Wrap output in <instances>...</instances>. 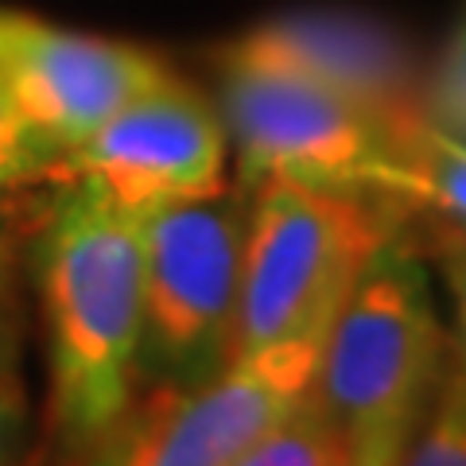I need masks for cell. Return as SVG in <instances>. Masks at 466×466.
Instances as JSON below:
<instances>
[{"label":"cell","mask_w":466,"mask_h":466,"mask_svg":"<svg viewBox=\"0 0 466 466\" xmlns=\"http://www.w3.org/2000/svg\"><path fill=\"white\" fill-rule=\"evenodd\" d=\"M51 428L86 455L133 412L140 381V233L90 183L63 179L35 245Z\"/></svg>","instance_id":"obj_1"},{"label":"cell","mask_w":466,"mask_h":466,"mask_svg":"<svg viewBox=\"0 0 466 466\" xmlns=\"http://www.w3.org/2000/svg\"><path fill=\"white\" fill-rule=\"evenodd\" d=\"M397 198L428 207L443 222L466 226V144L443 137L440 128H428V137L408 156Z\"/></svg>","instance_id":"obj_11"},{"label":"cell","mask_w":466,"mask_h":466,"mask_svg":"<svg viewBox=\"0 0 466 466\" xmlns=\"http://www.w3.org/2000/svg\"><path fill=\"white\" fill-rule=\"evenodd\" d=\"M226 58L280 66L339 94L373 116L412 156L428 137V106L416 55L397 27L354 8H291L218 47Z\"/></svg>","instance_id":"obj_8"},{"label":"cell","mask_w":466,"mask_h":466,"mask_svg":"<svg viewBox=\"0 0 466 466\" xmlns=\"http://www.w3.org/2000/svg\"><path fill=\"white\" fill-rule=\"evenodd\" d=\"M327 330L233 354L210 381L159 389L121 424L128 466H241L315 397Z\"/></svg>","instance_id":"obj_6"},{"label":"cell","mask_w":466,"mask_h":466,"mask_svg":"<svg viewBox=\"0 0 466 466\" xmlns=\"http://www.w3.org/2000/svg\"><path fill=\"white\" fill-rule=\"evenodd\" d=\"M214 66L218 113L249 191L260 179L288 175L397 198L408 152L373 116L280 66L226 55Z\"/></svg>","instance_id":"obj_5"},{"label":"cell","mask_w":466,"mask_h":466,"mask_svg":"<svg viewBox=\"0 0 466 466\" xmlns=\"http://www.w3.org/2000/svg\"><path fill=\"white\" fill-rule=\"evenodd\" d=\"M55 167H58V152L24 121V113L5 90V82H0V191L39 183L55 175Z\"/></svg>","instance_id":"obj_13"},{"label":"cell","mask_w":466,"mask_h":466,"mask_svg":"<svg viewBox=\"0 0 466 466\" xmlns=\"http://www.w3.org/2000/svg\"><path fill=\"white\" fill-rule=\"evenodd\" d=\"M404 443H370V447H350V459L342 466H400Z\"/></svg>","instance_id":"obj_17"},{"label":"cell","mask_w":466,"mask_h":466,"mask_svg":"<svg viewBox=\"0 0 466 466\" xmlns=\"http://www.w3.org/2000/svg\"><path fill=\"white\" fill-rule=\"evenodd\" d=\"M164 75L167 66L137 43L0 5V82L58 159Z\"/></svg>","instance_id":"obj_9"},{"label":"cell","mask_w":466,"mask_h":466,"mask_svg":"<svg viewBox=\"0 0 466 466\" xmlns=\"http://www.w3.org/2000/svg\"><path fill=\"white\" fill-rule=\"evenodd\" d=\"M24 455V400L16 381H0V466H16Z\"/></svg>","instance_id":"obj_16"},{"label":"cell","mask_w":466,"mask_h":466,"mask_svg":"<svg viewBox=\"0 0 466 466\" xmlns=\"http://www.w3.org/2000/svg\"><path fill=\"white\" fill-rule=\"evenodd\" d=\"M140 377L191 389L233 358L241 308L245 210L226 191L137 218Z\"/></svg>","instance_id":"obj_4"},{"label":"cell","mask_w":466,"mask_h":466,"mask_svg":"<svg viewBox=\"0 0 466 466\" xmlns=\"http://www.w3.org/2000/svg\"><path fill=\"white\" fill-rule=\"evenodd\" d=\"M75 466H128L121 428H116V431L109 435V440H101L97 447H90L86 455H78V459H75Z\"/></svg>","instance_id":"obj_18"},{"label":"cell","mask_w":466,"mask_h":466,"mask_svg":"<svg viewBox=\"0 0 466 466\" xmlns=\"http://www.w3.org/2000/svg\"><path fill=\"white\" fill-rule=\"evenodd\" d=\"M16 226L0 202V381H16L20 361V291H16ZM20 385V381H16Z\"/></svg>","instance_id":"obj_14"},{"label":"cell","mask_w":466,"mask_h":466,"mask_svg":"<svg viewBox=\"0 0 466 466\" xmlns=\"http://www.w3.org/2000/svg\"><path fill=\"white\" fill-rule=\"evenodd\" d=\"M400 466H466V350H447L443 373L408 435Z\"/></svg>","instance_id":"obj_10"},{"label":"cell","mask_w":466,"mask_h":466,"mask_svg":"<svg viewBox=\"0 0 466 466\" xmlns=\"http://www.w3.org/2000/svg\"><path fill=\"white\" fill-rule=\"evenodd\" d=\"M397 198L308 179H260L245 214L233 354L327 330L342 299L400 226Z\"/></svg>","instance_id":"obj_2"},{"label":"cell","mask_w":466,"mask_h":466,"mask_svg":"<svg viewBox=\"0 0 466 466\" xmlns=\"http://www.w3.org/2000/svg\"><path fill=\"white\" fill-rule=\"evenodd\" d=\"M350 443L315 397L299 408L288 424L265 440L241 466H342Z\"/></svg>","instance_id":"obj_12"},{"label":"cell","mask_w":466,"mask_h":466,"mask_svg":"<svg viewBox=\"0 0 466 466\" xmlns=\"http://www.w3.org/2000/svg\"><path fill=\"white\" fill-rule=\"evenodd\" d=\"M435 253L447 276V291L455 303V319H459V350H466V226L443 222L440 218V238H435Z\"/></svg>","instance_id":"obj_15"},{"label":"cell","mask_w":466,"mask_h":466,"mask_svg":"<svg viewBox=\"0 0 466 466\" xmlns=\"http://www.w3.org/2000/svg\"><path fill=\"white\" fill-rule=\"evenodd\" d=\"M443 361L447 339L424 260L397 229L330 319L315 400L350 447L408 443Z\"/></svg>","instance_id":"obj_3"},{"label":"cell","mask_w":466,"mask_h":466,"mask_svg":"<svg viewBox=\"0 0 466 466\" xmlns=\"http://www.w3.org/2000/svg\"><path fill=\"white\" fill-rule=\"evenodd\" d=\"M229 137L222 113L171 70L58 159V179L101 191L128 218L226 191Z\"/></svg>","instance_id":"obj_7"}]
</instances>
